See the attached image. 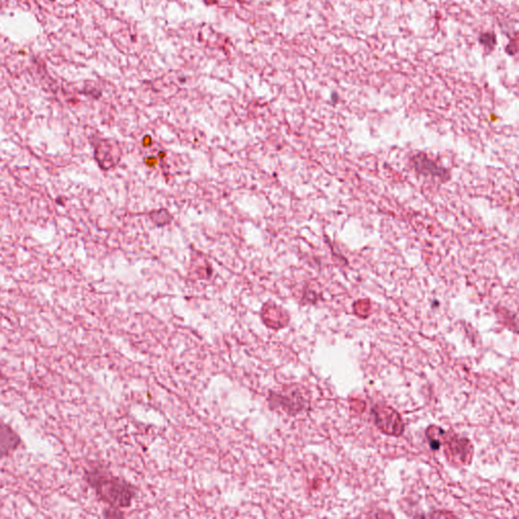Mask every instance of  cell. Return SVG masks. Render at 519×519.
<instances>
[{
  "label": "cell",
  "mask_w": 519,
  "mask_h": 519,
  "mask_svg": "<svg viewBox=\"0 0 519 519\" xmlns=\"http://www.w3.org/2000/svg\"><path fill=\"white\" fill-rule=\"evenodd\" d=\"M84 480L104 503L112 508H128L136 497L137 489L126 480L116 477L101 465L84 472Z\"/></svg>",
  "instance_id": "cell-1"
},
{
  "label": "cell",
  "mask_w": 519,
  "mask_h": 519,
  "mask_svg": "<svg viewBox=\"0 0 519 519\" xmlns=\"http://www.w3.org/2000/svg\"><path fill=\"white\" fill-rule=\"evenodd\" d=\"M268 403L272 410H280L294 416L310 408L311 399L306 388L293 385L286 386L281 392L271 390Z\"/></svg>",
  "instance_id": "cell-2"
},
{
  "label": "cell",
  "mask_w": 519,
  "mask_h": 519,
  "mask_svg": "<svg viewBox=\"0 0 519 519\" xmlns=\"http://www.w3.org/2000/svg\"><path fill=\"white\" fill-rule=\"evenodd\" d=\"M89 140L94 148V156L101 170H111L120 163L122 152L117 141L101 138L98 135H91Z\"/></svg>",
  "instance_id": "cell-3"
},
{
  "label": "cell",
  "mask_w": 519,
  "mask_h": 519,
  "mask_svg": "<svg viewBox=\"0 0 519 519\" xmlns=\"http://www.w3.org/2000/svg\"><path fill=\"white\" fill-rule=\"evenodd\" d=\"M409 163L415 173L422 177L435 178L441 183L448 182L451 178L450 171L429 158L425 152L413 154Z\"/></svg>",
  "instance_id": "cell-4"
},
{
  "label": "cell",
  "mask_w": 519,
  "mask_h": 519,
  "mask_svg": "<svg viewBox=\"0 0 519 519\" xmlns=\"http://www.w3.org/2000/svg\"><path fill=\"white\" fill-rule=\"evenodd\" d=\"M448 438L445 439L444 443H445V453L448 460L455 465H470L472 463L474 448L469 439L456 435V434L453 437H448Z\"/></svg>",
  "instance_id": "cell-5"
},
{
  "label": "cell",
  "mask_w": 519,
  "mask_h": 519,
  "mask_svg": "<svg viewBox=\"0 0 519 519\" xmlns=\"http://www.w3.org/2000/svg\"><path fill=\"white\" fill-rule=\"evenodd\" d=\"M376 426L388 435L399 436L404 431V424L399 413L386 405H376L373 409Z\"/></svg>",
  "instance_id": "cell-6"
},
{
  "label": "cell",
  "mask_w": 519,
  "mask_h": 519,
  "mask_svg": "<svg viewBox=\"0 0 519 519\" xmlns=\"http://www.w3.org/2000/svg\"><path fill=\"white\" fill-rule=\"evenodd\" d=\"M21 439L11 426L0 421V455H9L18 450Z\"/></svg>",
  "instance_id": "cell-7"
},
{
  "label": "cell",
  "mask_w": 519,
  "mask_h": 519,
  "mask_svg": "<svg viewBox=\"0 0 519 519\" xmlns=\"http://www.w3.org/2000/svg\"><path fill=\"white\" fill-rule=\"evenodd\" d=\"M104 515H105L106 518H123L124 514L120 513L119 509L112 508V507H110V509H106L105 513H104Z\"/></svg>",
  "instance_id": "cell-8"
}]
</instances>
